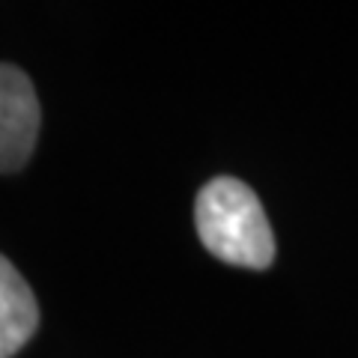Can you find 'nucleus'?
<instances>
[{
  "label": "nucleus",
  "mask_w": 358,
  "mask_h": 358,
  "mask_svg": "<svg viewBox=\"0 0 358 358\" xmlns=\"http://www.w3.org/2000/svg\"><path fill=\"white\" fill-rule=\"evenodd\" d=\"M194 224L203 248L224 263L266 268L275 260V236L263 203L242 179H209L197 192Z\"/></svg>",
  "instance_id": "nucleus-1"
},
{
  "label": "nucleus",
  "mask_w": 358,
  "mask_h": 358,
  "mask_svg": "<svg viewBox=\"0 0 358 358\" xmlns=\"http://www.w3.org/2000/svg\"><path fill=\"white\" fill-rule=\"evenodd\" d=\"M42 110L24 69L0 63V173L21 171L36 150Z\"/></svg>",
  "instance_id": "nucleus-2"
},
{
  "label": "nucleus",
  "mask_w": 358,
  "mask_h": 358,
  "mask_svg": "<svg viewBox=\"0 0 358 358\" xmlns=\"http://www.w3.org/2000/svg\"><path fill=\"white\" fill-rule=\"evenodd\" d=\"M39 329V305L21 272L0 254V358H13Z\"/></svg>",
  "instance_id": "nucleus-3"
}]
</instances>
